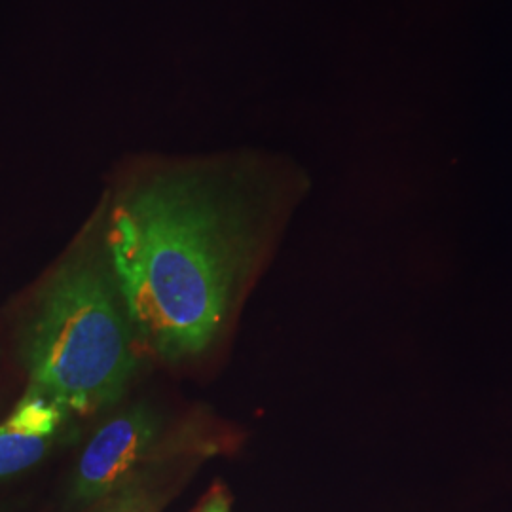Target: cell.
<instances>
[{
	"label": "cell",
	"instance_id": "cell-1",
	"mask_svg": "<svg viewBox=\"0 0 512 512\" xmlns=\"http://www.w3.org/2000/svg\"><path fill=\"white\" fill-rule=\"evenodd\" d=\"M304 186L260 152L126 165L93 220L141 348L167 363L209 351Z\"/></svg>",
	"mask_w": 512,
	"mask_h": 512
},
{
	"label": "cell",
	"instance_id": "cell-2",
	"mask_svg": "<svg viewBox=\"0 0 512 512\" xmlns=\"http://www.w3.org/2000/svg\"><path fill=\"white\" fill-rule=\"evenodd\" d=\"M141 349L92 217L42 287L23 332L29 387L69 414L90 416L124 397Z\"/></svg>",
	"mask_w": 512,
	"mask_h": 512
},
{
	"label": "cell",
	"instance_id": "cell-3",
	"mask_svg": "<svg viewBox=\"0 0 512 512\" xmlns=\"http://www.w3.org/2000/svg\"><path fill=\"white\" fill-rule=\"evenodd\" d=\"M160 429V416L145 403L128 406L105 421L76 463L74 497L92 503L114 494L150 454Z\"/></svg>",
	"mask_w": 512,
	"mask_h": 512
},
{
	"label": "cell",
	"instance_id": "cell-4",
	"mask_svg": "<svg viewBox=\"0 0 512 512\" xmlns=\"http://www.w3.org/2000/svg\"><path fill=\"white\" fill-rule=\"evenodd\" d=\"M71 414L27 387L8 418L0 421V478L19 475L44 458Z\"/></svg>",
	"mask_w": 512,
	"mask_h": 512
},
{
	"label": "cell",
	"instance_id": "cell-5",
	"mask_svg": "<svg viewBox=\"0 0 512 512\" xmlns=\"http://www.w3.org/2000/svg\"><path fill=\"white\" fill-rule=\"evenodd\" d=\"M200 512H230V499H228L226 492L222 488L213 490L203 501Z\"/></svg>",
	"mask_w": 512,
	"mask_h": 512
}]
</instances>
